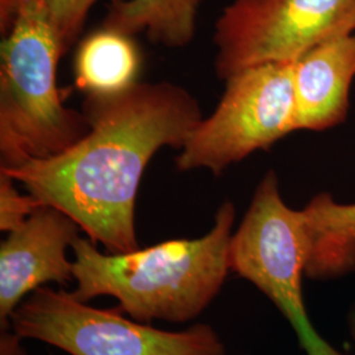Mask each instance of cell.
Returning <instances> with one entry per match:
<instances>
[{
  "label": "cell",
  "mask_w": 355,
  "mask_h": 355,
  "mask_svg": "<svg viewBox=\"0 0 355 355\" xmlns=\"http://www.w3.org/2000/svg\"><path fill=\"white\" fill-rule=\"evenodd\" d=\"M203 0H110L102 26L128 36L146 32L154 44L184 48L195 37Z\"/></svg>",
  "instance_id": "obj_11"
},
{
  "label": "cell",
  "mask_w": 355,
  "mask_h": 355,
  "mask_svg": "<svg viewBox=\"0 0 355 355\" xmlns=\"http://www.w3.org/2000/svg\"><path fill=\"white\" fill-rule=\"evenodd\" d=\"M26 0H0V33L6 36Z\"/></svg>",
  "instance_id": "obj_15"
},
{
  "label": "cell",
  "mask_w": 355,
  "mask_h": 355,
  "mask_svg": "<svg viewBox=\"0 0 355 355\" xmlns=\"http://www.w3.org/2000/svg\"><path fill=\"white\" fill-rule=\"evenodd\" d=\"M234 218V205L224 202L203 237L170 240L129 253H102L96 243L79 236L71 246L73 295L86 303L112 296L121 312L144 324L192 321L214 302L232 271Z\"/></svg>",
  "instance_id": "obj_2"
},
{
  "label": "cell",
  "mask_w": 355,
  "mask_h": 355,
  "mask_svg": "<svg viewBox=\"0 0 355 355\" xmlns=\"http://www.w3.org/2000/svg\"><path fill=\"white\" fill-rule=\"evenodd\" d=\"M62 55L45 1L26 0L0 45L1 166L55 157L89 132L57 86Z\"/></svg>",
  "instance_id": "obj_3"
},
{
  "label": "cell",
  "mask_w": 355,
  "mask_h": 355,
  "mask_svg": "<svg viewBox=\"0 0 355 355\" xmlns=\"http://www.w3.org/2000/svg\"><path fill=\"white\" fill-rule=\"evenodd\" d=\"M355 33V0H232L215 23V71L293 62L334 38Z\"/></svg>",
  "instance_id": "obj_7"
},
{
  "label": "cell",
  "mask_w": 355,
  "mask_h": 355,
  "mask_svg": "<svg viewBox=\"0 0 355 355\" xmlns=\"http://www.w3.org/2000/svg\"><path fill=\"white\" fill-rule=\"evenodd\" d=\"M15 182L0 170V230L7 233L21 227L38 207L44 205L32 193H20Z\"/></svg>",
  "instance_id": "obj_14"
},
{
  "label": "cell",
  "mask_w": 355,
  "mask_h": 355,
  "mask_svg": "<svg viewBox=\"0 0 355 355\" xmlns=\"http://www.w3.org/2000/svg\"><path fill=\"white\" fill-rule=\"evenodd\" d=\"M142 55L133 36L101 26L83 38L76 53V89L89 94H114L137 83Z\"/></svg>",
  "instance_id": "obj_10"
},
{
  "label": "cell",
  "mask_w": 355,
  "mask_h": 355,
  "mask_svg": "<svg viewBox=\"0 0 355 355\" xmlns=\"http://www.w3.org/2000/svg\"><path fill=\"white\" fill-rule=\"evenodd\" d=\"M293 62L257 64L229 76L214 114L202 119L180 148V171L220 175L257 150H268L293 129Z\"/></svg>",
  "instance_id": "obj_6"
},
{
  "label": "cell",
  "mask_w": 355,
  "mask_h": 355,
  "mask_svg": "<svg viewBox=\"0 0 355 355\" xmlns=\"http://www.w3.org/2000/svg\"><path fill=\"white\" fill-rule=\"evenodd\" d=\"M64 54L80 36L89 10L98 0H44Z\"/></svg>",
  "instance_id": "obj_13"
},
{
  "label": "cell",
  "mask_w": 355,
  "mask_h": 355,
  "mask_svg": "<svg viewBox=\"0 0 355 355\" xmlns=\"http://www.w3.org/2000/svg\"><path fill=\"white\" fill-rule=\"evenodd\" d=\"M82 112L89 132L67 150L0 170L76 220L108 253L135 252L144 171L161 148L183 146L203 119L199 103L170 82H137L120 92L86 95Z\"/></svg>",
  "instance_id": "obj_1"
},
{
  "label": "cell",
  "mask_w": 355,
  "mask_h": 355,
  "mask_svg": "<svg viewBox=\"0 0 355 355\" xmlns=\"http://www.w3.org/2000/svg\"><path fill=\"white\" fill-rule=\"evenodd\" d=\"M11 329L69 355H224L225 346L211 325L180 331L158 329L125 318L121 311L101 309L73 292L41 287L19 304Z\"/></svg>",
  "instance_id": "obj_5"
},
{
  "label": "cell",
  "mask_w": 355,
  "mask_h": 355,
  "mask_svg": "<svg viewBox=\"0 0 355 355\" xmlns=\"http://www.w3.org/2000/svg\"><path fill=\"white\" fill-rule=\"evenodd\" d=\"M355 78V33L320 44L293 61L296 130H327L349 114Z\"/></svg>",
  "instance_id": "obj_9"
},
{
  "label": "cell",
  "mask_w": 355,
  "mask_h": 355,
  "mask_svg": "<svg viewBox=\"0 0 355 355\" xmlns=\"http://www.w3.org/2000/svg\"><path fill=\"white\" fill-rule=\"evenodd\" d=\"M23 338L16 333L3 330L0 334V355H28L23 346Z\"/></svg>",
  "instance_id": "obj_16"
},
{
  "label": "cell",
  "mask_w": 355,
  "mask_h": 355,
  "mask_svg": "<svg viewBox=\"0 0 355 355\" xmlns=\"http://www.w3.org/2000/svg\"><path fill=\"white\" fill-rule=\"evenodd\" d=\"M82 229L62 211L41 205L0 245V329H11L13 311L48 283L76 282L66 252Z\"/></svg>",
  "instance_id": "obj_8"
},
{
  "label": "cell",
  "mask_w": 355,
  "mask_h": 355,
  "mask_svg": "<svg viewBox=\"0 0 355 355\" xmlns=\"http://www.w3.org/2000/svg\"><path fill=\"white\" fill-rule=\"evenodd\" d=\"M304 211L312 233L305 275L320 279L350 271L355 266V203H337L329 193H320Z\"/></svg>",
  "instance_id": "obj_12"
},
{
  "label": "cell",
  "mask_w": 355,
  "mask_h": 355,
  "mask_svg": "<svg viewBox=\"0 0 355 355\" xmlns=\"http://www.w3.org/2000/svg\"><path fill=\"white\" fill-rule=\"evenodd\" d=\"M350 331H352V337L355 341V311L354 313L352 315V318H350Z\"/></svg>",
  "instance_id": "obj_17"
},
{
  "label": "cell",
  "mask_w": 355,
  "mask_h": 355,
  "mask_svg": "<svg viewBox=\"0 0 355 355\" xmlns=\"http://www.w3.org/2000/svg\"><path fill=\"white\" fill-rule=\"evenodd\" d=\"M312 252L304 209L284 203L277 174L259 182L241 224L229 245L230 270L249 280L288 320L306 355H343L327 343L306 315L303 275Z\"/></svg>",
  "instance_id": "obj_4"
}]
</instances>
